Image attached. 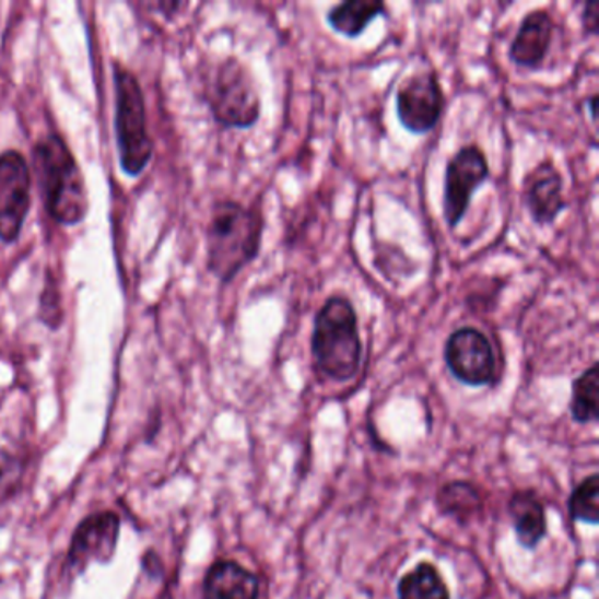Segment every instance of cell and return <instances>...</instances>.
<instances>
[{"label": "cell", "instance_id": "8992f818", "mask_svg": "<svg viewBox=\"0 0 599 599\" xmlns=\"http://www.w3.org/2000/svg\"><path fill=\"white\" fill-rule=\"evenodd\" d=\"M31 202L27 158L16 150H5L0 153V243L19 242Z\"/></svg>", "mask_w": 599, "mask_h": 599}, {"label": "cell", "instance_id": "7a4b0ae2", "mask_svg": "<svg viewBox=\"0 0 599 599\" xmlns=\"http://www.w3.org/2000/svg\"><path fill=\"white\" fill-rule=\"evenodd\" d=\"M34 169L48 215L66 227L80 225L89 215L85 178L68 143L48 132L34 144Z\"/></svg>", "mask_w": 599, "mask_h": 599}, {"label": "cell", "instance_id": "5b68a950", "mask_svg": "<svg viewBox=\"0 0 599 599\" xmlns=\"http://www.w3.org/2000/svg\"><path fill=\"white\" fill-rule=\"evenodd\" d=\"M204 103L216 124L248 129L260 117V98L250 72L234 57L222 60L204 81Z\"/></svg>", "mask_w": 599, "mask_h": 599}, {"label": "cell", "instance_id": "d6986e66", "mask_svg": "<svg viewBox=\"0 0 599 599\" xmlns=\"http://www.w3.org/2000/svg\"><path fill=\"white\" fill-rule=\"evenodd\" d=\"M569 517L589 526L599 524V474L592 473L573 489L568 500Z\"/></svg>", "mask_w": 599, "mask_h": 599}, {"label": "cell", "instance_id": "6da1fadb", "mask_svg": "<svg viewBox=\"0 0 599 599\" xmlns=\"http://www.w3.org/2000/svg\"><path fill=\"white\" fill-rule=\"evenodd\" d=\"M265 233L262 213L242 202L222 199L213 204L207 228V266L219 282H233L259 257Z\"/></svg>", "mask_w": 599, "mask_h": 599}, {"label": "cell", "instance_id": "5bb4252c", "mask_svg": "<svg viewBox=\"0 0 599 599\" xmlns=\"http://www.w3.org/2000/svg\"><path fill=\"white\" fill-rule=\"evenodd\" d=\"M515 535L524 549H537L547 535L545 506L532 491L515 492L508 503Z\"/></svg>", "mask_w": 599, "mask_h": 599}, {"label": "cell", "instance_id": "ffe728a7", "mask_svg": "<svg viewBox=\"0 0 599 599\" xmlns=\"http://www.w3.org/2000/svg\"><path fill=\"white\" fill-rule=\"evenodd\" d=\"M39 314L40 320H43L49 329H59V327L62 326V305H60L59 283L51 278V273H48L45 286H43Z\"/></svg>", "mask_w": 599, "mask_h": 599}, {"label": "cell", "instance_id": "2e32d148", "mask_svg": "<svg viewBox=\"0 0 599 599\" xmlns=\"http://www.w3.org/2000/svg\"><path fill=\"white\" fill-rule=\"evenodd\" d=\"M436 508L439 514L457 522L468 524L483 508L482 494L470 482H448L436 492Z\"/></svg>", "mask_w": 599, "mask_h": 599}, {"label": "cell", "instance_id": "277c9868", "mask_svg": "<svg viewBox=\"0 0 599 599\" xmlns=\"http://www.w3.org/2000/svg\"><path fill=\"white\" fill-rule=\"evenodd\" d=\"M113 90L118 164L124 175L138 178L152 162L155 150L148 132L143 90L134 72L120 62H113Z\"/></svg>", "mask_w": 599, "mask_h": 599}, {"label": "cell", "instance_id": "e0dca14e", "mask_svg": "<svg viewBox=\"0 0 599 599\" xmlns=\"http://www.w3.org/2000/svg\"><path fill=\"white\" fill-rule=\"evenodd\" d=\"M398 599H450V590L434 564L421 563L399 578Z\"/></svg>", "mask_w": 599, "mask_h": 599}, {"label": "cell", "instance_id": "4fadbf2b", "mask_svg": "<svg viewBox=\"0 0 599 599\" xmlns=\"http://www.w3.org/2000/svg\"><path fill=\"white\" fill-rule=\"evenodd\" d=\"M259 577L236 561H216L202 586V599H259Z\"/></svg>", "mask_w": 599, "mask_h": 599}, {"label": "cell", "instance_id": "7c38bea8", "mask_svg": "<svg viewBox=\"0 0 599 599\" xmlns=\"http://www.w3.org/2000/svg\"><path fill=\"white\" fill-rule=\"evenodd\" d=\"M554 36V20L549 11L537 10L524 16L510 45V60L524 69H538L545 60Z\"/></svg>", "mask_w": 599, "mask_h": 599}, {"label": "cell", "instance_id": "30bf717a", "mask_svg": "<svg viewBox=\"0 0 599 599\" xmlns=\"http://www.w3.org/2000/svg\"><path fill=\"white\" fill-rule=\"evenodd\" d=\"M120 537V517L113 512H98L81 520L72 535L68 566L83 573L90 564H106L113 560Z\"/></svg>", "mask_w": 599, "mask_h": 599}, {"label": "cell", "instance_id": "3957f363", "mask_svg": "<svg viewBox=\"0 0 599 599\" xmlns=\"http://www.w3.org/2000/svg\"><path fill=\"white\" fill-rule=\"evenodd\" d=\"M312 355L317 372L326 378L347 381L357 375L363 343L352 301L332 295L318 309L312 332Z\"/></svg>", "mask_w": 599, "mask_h": 599}, {"label": "cell", "instance_id": "9a60e30c", "mask_svg": "<svg viewBox=\"0 0 599 599\" xmlns=\"http://www.w3.org/2000/svg\"><path fill=\"white\" fill-rule=\"evenodd\" d=\"M384 14H387V8L380 0H347L329 10L327 23L341 36L354 39L364 34L373 20Z\"/></svg>", "mask_w": 599, "mask_h": 599}, {"label": "cell", "instance_id": "ac0fdd59", "mask_svg": "<svg viewBox=\"0 0 599 599\" xmlns=\"http://www.w3.org/2000/svg\"><path fill=\"white\" fill-rule=\"evenodd\" d=\"M569 413L578 424L599 419V364L595 363L573 381Z\"/></svg>", "mask_w": 599, "mask_h": 599}, {"label": "cell", "instance_id": "9c48e42d", "mask_svg": "<svg viewBox=\"0 0 599 599\" xmlns=\"http://www.w3.org/2000/svg\"><path fill=\"white\" fill-rule=\"evenodd\" d=\"M445 108V94L434 71L415 72L401 83L396 94L398 118L413 134H425L436 127Z\"/></svg>", "mask_w": 599, "mask_h": 599}, {"label": "cell", "instance_id": "ba28073f", "mask_svg": "<svg viewBox=\"0 0 599 599\" xmlns=\"http://www.w3.org/2000/svg\"><path fill=\"white\" fill-rule=\"evenodd\" d=\"M445 363L456 380L483 387L496 378V355L491 341L474 327H461L448 336Z\"/></svg>", "mask_w": 599, "mask_h": 599}, {"label": "cell", "instance_id": "44dd1931", "mask_svg": "<svg viewBox=\"0 0 599 599\" xmlns=\"http://www.w3.org/2000/svg\"><path fill=\"white\" fill-rule=\"evenodd\" d=\"M582 25L586 36H598L599 34V2L590 0L582 13Z\"/></svg>", "mask_w": 599, "mask_h": 599}, {"label": "cell", "instance_id": "8fae6325", "mask_svg": "<svg viewBox=\"0 0 599 599\" xmlns=\"http://www.w3.org/2000/svg\"><path fill=\"white\" fill-rule=\"evenodd\" d=\"M563 187V176L551 161L540 162L524 176L522 201L535 224H554L561 211L568 207Z\"/></svg>", "mask_w": 599, "mask_h": 599}, {"label": "cell", "instance_id": "52a82bcc", "mask_svg": "<svg viewBox=\"0 0 599 599\" xmlns=\"http://www.w3.org/2000/svg\"><path fill=\"white\" fill-rule=\"evenodd\" d=\"M489 178V162L477 144L462 146L448 161L445 169L443 216L448 227L456 228L470 208L471 196Z\"/></svg>", "mask_w": 599, "mask_h": 599}, {"label": "cell", "instance_id": "7402d4cb", "mask_svg": "<svg viewBox=\"0 0 599 599\" xmlns=\"http://www.w3.org/2000/svg\"><path fill=\"white\" fill-rule=\"evenodd\" d=\"M587 103H589L590 118L596 120V117H598V109H596V104H598V95H590Z\"/></svg>", "mask_w": 599, "mask_h": 599}]
</instances>
